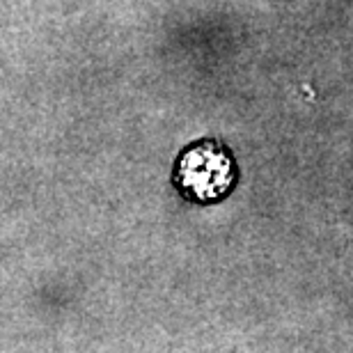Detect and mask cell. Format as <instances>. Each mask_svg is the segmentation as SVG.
<instances>
[{"mask_svg": "<svg viewBox=\"0 0 353 353\" xmlns=\"http://www.w3.org/2000/svg\"><path fill=\"white\" fill-rule=\"evenodd\" d=\"M239 183V165L230 147L221 140L190 143L174 161L172 186L186 202L218 204Z\"/></svg>", "mask_w": 353, "mask_h": 353, "instance_id": "obj_1", "label": "cell"}]
</instances>
